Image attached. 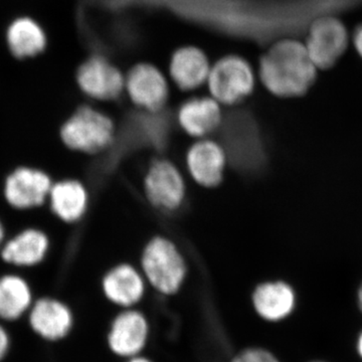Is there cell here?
<instances>
[{
    "instance_id": "28",
    "label": "cell",
    "mask_w": 362,
    "mask_h": 362,
    "mask_svg": "<svg viewBox=\"0 0 362 362\" xmlns=\"http://www.w3.org/2000/svg\"><path fill=\"white\" fill-rule=\"evenodd\" d=\"M356 303L359 310H361L362 313V283L361 285L359 286L358 290H357Z\"/></svg>"
},
{
    "instance_id": "24",
    "label": "cell",
    "mask_w": 362,
    "mask_h": 362,
    "mask_svg": "<svg viewBox=\"0 0 362 362\" xmlns=\"http://www.w3.org/2000/svg\"><path fill=\"white\" fill-rule=\"evenodd\" d=\"M354 45H356L357 52L362 58V25L359 26L356 33H354Z\"/></svg>"
},
{
    "instance_id": "2",
    "label": "cell",
    "mask_w": 362,
    "mask_h": 362,
    "mask_svg": "<svg viewBox=\"0 0 362 362\" xmlns=\"http://www.w3.org/2000/svg\"><path fill=\"white\" fill-rule=\"evenodd\" d=\"M228 163L247 175L264 169L267 157L258 122L246 111H235L223 119L221 127Z\"/></svg>"
},
{
    "instance_id": "6",
    "label": "cell",
    "mask_w": 362,
    "mask_h": 362,
    "mask_svg": "<svg viewBox=\"0 0 362 362\" xmlns=\"http://www.w3.org/2000/svg\"><path fill=\"white\" fill-rule=\"evenodd\" d=\"M145 195L150 204L163 213H175L183 206L187 185L180 168L168 159H156L144 177Z\"/></svg>"
},
{
    "instance_id": "14",
    "label": "cell",
    "mask_w": 362,
    "mask_h": 362,
    "mask_svg": "<svg viewBox=\"0 0 362 362\" xmlns=\"http://www.w3.org/2000/svg\"><path fill=\"white\" fill-rule=\"evenodd\" d=\"M101 287L105 298L122 310L136 308L141 303L147 282L141 270L129 263H121L106 272Z\"/></svg>"
},
{
    "instance_id": "27",
    "label": "cell",
    "mask_w": 362,
    "mask_h": 362,
    "mask_svg": "<svg viewBox=\"0 0 362 362\" xmlns=\"http://www.w3.org/2000/svg\"><path fill=\"white\" fill-rule=\"evenodd\" d=\"M356 352L358 356L362 359V330L359 333L356 339Z\"/></svg>"
},
{
    "instance_id": "11",
    "label": "cell",
    "mask_w": 362,
    "mask_h": 362,
    "mask_svg": "<svg viewBox=\"0 0 362 362\" xmlns=\"http://www.w3.org/2000/svg\"><path fill=\"white\" fill-rule=\"evenodd\" d=\"M125 80L120 70L101 56L88 59L77 71L78 88L98 101L118 99L125 90Z\"/></svg>"
},
{
    "instance_id": "8",
    "label": "cell",
    "mask_w": 362,
    "mask_h": 362,
    "mask_svg": "<svg viewBox=\"0 0 362 362\" xmlns=\"http://www.w3.org/2000/svg\"><path fill=\"white\" fill-rule=\"evenodd\" d=\"M149 334V321L142 311L122 309L112 320L107 333V345L114 356L126 361L142 356Z\"/></svg>"
},
{
    "instance_id": "7",
    "label": "cell",
    "mask_w": 362,
    "mask_h": 362,
    "mask_svg": "<svg viewBox=\"0 0 362 362\" xmlns=\"http://www.w3.org/2000/svg\"><path fill=\"white\" fill-rule=\"evenodd\" d=\"M52 177L42 169L18 166L4 178L2 194L4 201L16 211H30L49 201Z\"/></svg>"
},
{
    "instance_id": "22",
    "label": "cell",
    "mask_w": 362,
    "mask_h": 362,
    "mask_svg": "<svg viewBox=\"0 0 362 362\" xmlns=\"http://www.w3.org/2000/svg\"><path fill=\"white\" fill-rule=\"evenodd\" d=\"M230 362H281L275 354L262 347H247L240 350Z\"/></svg>"
},
{
    "instance_id": "20",
    "label": "cell",
    "mask_w": 362,
    "mask_h": 362,
    "mask_svg": "<svg viewBox=\"0 0 362 362\" xmlns=\"http://www.w3.org/2000/svg\"><path fill=\"white\" fill-rule=\"evenodd\" d=\"M47 202L59 220L74 223L85 216L89 206V194L81 181L59 180L52 185Z\"/></svg>"
},
{
    "instance_id": "25",
    "label": "cell",
    "mask_w": 362,
    "mask_h": 362,
    "mask_svg": "<svg viewBox=\"0 0 362 362\" xmlns=\"http://www.w3.org/2000/svg\"><path fill=\"white\" fill-rule=\"evenodd\" d=\"M6 240V228H4V223H2L1 220H0V250H1V247L4 246Z\"/></svg>"
},
{
    "instance_id": "18",
    "label": "cell",
    "mask_w": 362,
    "mask_h": 362,
    "mask_svg": "<svg viewBox=\"0 0 362 362\" xmlns=\"http://www.w3.org/2000/svg\"><path fill=\"white\" fill-rule=\"evenodd\" d=\"M4 42L13 58L26 61L45 51L47 37L44 28L35 18L21 16L9 21L4 32Z\"/></svg>"
},
{
    "instance_id": "13",
    "label": "cell",
    "mask_w": 362,
    "mask_h": 362,
    "mask_svg": "<svg viewBox=\"0 0 362 362\" xmlns=\"http://www.w3.org/2000/svg\"><path fill=\"white\" fill-rule=\"evenodd\" d=\"M185 162L192 180L201 187L211 188L223 181L228 159L221 143L204 138L188 148Z\"/></svg>"
},
{
    "instance_id": "4",
    "label": "cell",
    "mask_w": 362,
    "mask_h": 362,
    "mask_svg": "<svg viewBox=\"0 0 362 362\" xmlns=\"http://www.w3.org/2000/svg\"><path fill=\"white\" fill-rule=\"evenodd\" d=\"M114 121L103 112L81 106L63 123L59 137L73 151L97 154L108 148L115 139Z\"/></svg>"
},
{
    "instance_id": "10",
    "label": "cell",
    "mask_w": 362,
    "mask_h": 362,
    "mask_svg": "<svg viewBox=\"0 0 362 362\" xmlns=\"http://www.w3.org/2000/svg\"><path fill=\"white\" fill-rule=\"evenodd\" d=\"M125 90L132 103L141 111L158 113L168 103V80L150 64H139L131 69L126 77Z\"/></svg>"
},
{
    "instance_id": "12",
    "label": "cell",
    "mask_w": 362,
    "mask_h": 362,
    "mask_svg": "<svg viewBox=\"0 0 362 362\" xmlns=\"http://www.w3.org/2000/svg\"><path fill=\"white\" fill-rule=\"evenodd\" d=\"M28 316L33 332L49 342L65 339L75 324L70 306L54 297H42L33 302Z\"/></svg>"
},
{
    "instance_id": "16",
    "label": "cell",
    "mask_w": 362,
    "mask_h": 362,
    "mask_svg": "<svg viewBox=\"0 0 362 362\" xmlns=\"http://www.w3.org/2000/svg\"><path fill=\"white\" fill-rule=\"evenodd\" d=\"M223 119L221 105L213 97L192 98L183 102L177 111L181 129L197 139L209 138L221 129Z\"/></svg>"
},
{
    "instance_id": "19",
    "label": "cell",
    "mask_w": 362,
    "mask_h": 362,
    "mask_svg": "<svg viewBox=\"0 0 362 362\" xmlns=\"http://www.w3.org/2000/svg\"><path fill=\"white\" fill-rule=\"evenodd\" d=\"M211 66L204 52L194 47H181L170 61L171 78L182 90H192L209 80Z\"/></svg>"
},
{
    "instance_id": "1",
    "label": "cell",
    "mask_w": 362,
    "mask_h": 362,
    "mask_svg": "<svg viewBox=\"0 0 362 362\" xmlns=\"http://www.w3.org/2000/svg\"><path fill=\"white\" fill-rule=\"evenodd\" d=\"M317 66L306 45L295 40L275 42L259 62V78L275 96L299 97L315 82Z\"/></svg>"
},
{
    "instance_id": "15",
    "label": "cell",
    "mask_w": 362,
    "mask_h": 362,
    "mask_svg": "<svg viewBox=\"0 0 362 362\" xmlns=\"http://www.w3.org/2000/svg\"><path fill=\"white\" fill-rule=\"evenodd\" d=\"M51 247L49 235L37 228H23L6 239L0 257L7 265L33 268L42 264Z\"/></svg>"
},
{
    "instance_id": "3",
    "label": "cell",
    "mask_w": 362,
    "mask_h": 362,
    "mask_svg": "<svg viewBox=\"0 0 362 362\" xmlns=\"http://www.w3.org/2000/svg\"><path fill=\"white\" fill-rule=\"evenodd\" d=\"M140 265L147 285L163 296L177 294L187 276V264L173 240L156 235L143 249Z\"/></svg>"
},
{
    "instance_id": "23",
    "label": "cell",
    "mask_w": 362,
    "mask_h": 362,
    "mask_svg": "<svg viewBox=\"0 0 362 362\" xmlns=\"http://www.w3.org/2000/svg\"><path fill=\"white\" fill-rule=\"evenodd\" d=\"M11 349V337L4 325L0 323V362L6 358Z\"/></svg>"
},
{
    "instance_id": "26",
    "label": "cell",
    "mask_w": 362,
    "mask_h": 362,
    "mask_svg": "<svg viewBox=\"0 0 362 362\" xmlns=\"http://www.w3.org/2000/svg\"><path fill=\"white\" fill-rule=\"evenodd\" d=\"M124 362H154L151 361V359L148 358V357L143 356H138L135 357H132V358L126 359Z\"/></svg>"
},
{
    "instance_id": "5",
    "label": "cell",
    "mask_w": 362,
    "mask_h": 362,
    "mask_svg": "<svg viewBox=\"0 0 362 362\" xmlns=\"http://www.w3.org/2000/svg\"><path fill=\"white\" fill-rule=\"evenodd\" d=\"M207 85L211 97L221 106H233L252 94L255 88L254 71L240 57H225L211 66Z\"/></svg>"
},
{
    "instance_id": "17",
    "label": "cell",
    "mask_w": 362,
    "mask_h": 362,
    "mask_svg": "<svg viewBox=\"0 0 362 362\" xmlns=\"http://www.w3.org/2000/svg\"><path fill=\"white\" fill-rule=\"evenodd\" d=\"M296 303L295 290L284 281L261 283L252 293V308L267 322H281L288 318Z\"/></svg>"
},
{
    "instance_id": "21",
    "label": "cell",
    "mask_w": 362,
    "mask_h": 362,
    "mask_svg": "<svg viewBox=\"0 0 362 362\" xmlns=\"http://www.w3.org/2000/svg\"><path fill=\"white\" fill-rule=\"evenodd\" d=\"M32 288L16 274L0 276V320L13 322L28 314L33 305Z\"/></svg>"
},
{
    "instance_id": "9",
    "label": "cell",
    "mask_w": 362,
    "mask_h": 362,
    "mask_svg": "<svg viewBox=\"0 0 362 362\" xmlns=\"http://www.w3.org/2000/svg\"><path fill=\"white\" fill-rule=\"evenodd\" d=\"M349 35L344 25L333 16H322L312 23L307 35V51L317 69H329L344 54Z\"/></svg>"
},
{
    "instance_id": "29",
    "label": "cell",
    "mask_w": 362,
    "mask_h": 362,
    "mask_svg": "<svg viewBox=\"0 0 362 362\" xmlns=\"http://www.w3.org/2000/svg\"><path fill=\"white\" fill-rule=\"evenodd\" d=\"M311 362H325V361H311Z\"/></svg>"
}]
</instances>
